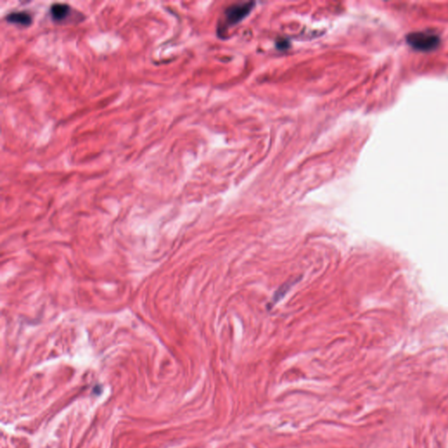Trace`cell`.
Here are the masks:
<instances>
[{
    "label": "cell",
    "instance_id": "3957f363",
    "mask_svg": "<svg viewBox=\"0 0 448 448\" xmlns=\"http://www.w3.org/2000/svg\"><path fill=\"white\" fill-rule=\"evenodd\" d=\"M71 8L68 4L57 3L54 4L50 9V14L55 22H63L70 14Z\"/></svg>",
    "mask_w": 448,
    "mask_h": 448
},
{
    "label": "cell",
    "instance_id": "277c9868",
    "mask_svg": "<svg viewBox=\"0 0 448 448\" xmlns=\"http://www.w3.org/2000/svg\"><path fill=\"white\" fill-rule=\"evenodd\" d=\"M6 21L11 24H16L21 26H29L33 20L29 13L20 12V13H12L6 17Z\"/></svg>",
    "mask_w": 448,
    "mask_h": 448
},
{
    "label": "cell",
    "instance_id": "7a4b0ae2",
    "mask_svg": "<svg viewBox=\"0 0 448 448\" xmlns=\"http://www.w3.org/2000/svg\"><path fill=\"white\" fill-rule=\"evenodd\" d=\"M253 6L254 3H245L229 6L225 12L226 25H237L250 13Z\"/></svg>",
    "mask_w": 448,
    "mask_h": 448
},
{
    "label": "cell",
    "instance_id": "6da1fadb",
    "mask_svg": "<svg viewBox=\"0 0 448 448\" xmlns=\"http://www.w3.org/2000/svg\"><path fill=\"white\" fill-rule=\"evenodd\" d=\"M408 45L419 52H430L440 46V38L429 32H414L406 37Z\"/></svg>",
    "mask_w": 448,
    "mask_h": 448
}]
</instances>
